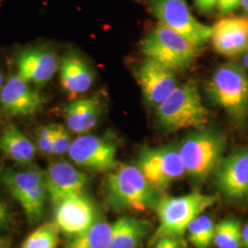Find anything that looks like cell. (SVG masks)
Wrapping results in <instances>:
<instances>
[{"mask_svg":"<svg viewBox=\"0 0 248 248\" xmlns=\"http://www.w3.org/2000/svg\"><path fill=\"white\" fill-rule=\"evenodd\" d=\"M242 247L248 248V222L242 228Z\"/></svg>","mask_w":248,"mask_h":248,"instance_id":"cell-33","label":"cell"},{"mask_svg":"<svg viewBox=\"0 0 248 248\" xmlns=\"http://www.w3.org/2000/svg\"><path fill=\"white\" fill-rule=\"evenodd\" d=\"M215 184L229 201L248 199V147L235 151L222 160L216 169Z\"/></svg>","mask_w":248,"mask_h":248,"instance_id":"cell-9","label":"cell"},{"mask_svg":"<svg viewBox=\"0 0 248 248\" xmlns=\"http://www.w3.org/2000/svg\"><path fill=\"white\" fill-rule=\"evenodd\" d=\"M59 232L55 222H46L27 237L21 248H57L60 241Z\"/></svg>","mask_w":248,"mask_h":248,"instance_id":"cell-26","label":"cell"},{"mask_svg":"<svg viewBox=\"0 0 248 248\" xmlns=\"http://www.w3.org/2000/svg\"><path fill=\"white\" fill-rule=\"evenodd\" d=\"M211 41L218 53L226 57L243 54L248 48V17L234 16L220 19L212 27Z\"/></svg>","mask_w":248,"mask_h":248,"instance_id":"cell-16","label":"cell"},{"mask_svg":"<svg viewBox=\"0 0 248 248\" xmlns=\"http://www.w3.org/2000/svg\"><path fill=\"white\" fill-rule=\"evenodd\" d=\"M136 167L158 192L168 188L186 173L179 149L174 144L158 148H142Z\"/></svg>","mask_w":248,"mask_h":248,"instance_id":"cell-7","label":"cell"},{"mask_svg":"<svg viewBox=\"0 0 248 248\" xmlns=\"http://www.w3.org/2000/svg\"><path fill=\"white\" fill-rule=\"evenodd\" d=\"M156 117L160 125L170 132L188 128L204 130L208 124V110L193 81L177 87L156 107Z\"/></svg>","mask_w":248,"mask_h":248,"instance_id":"cell-3","label":"cell"},{"mask_svg":"<svg viewBox=\"0 0 248 248\" xmlns=\"http://www.w3.org/2000/svg\"><path fill=\"white\" fill-rule=\"evenodd\" d=\"M2 181L9 188L13 198L19 202L34 187L45 182V173L38 170L26 172H6Z\"/></svg>","mask_w":248,"mask_h":248,"instance_id":"cell-22","label":"cell"},{"mask_svg":"<svg viewBox=\"0 0 248 248\" xmlns=\"http://www.w3.org/2000/svg\"><path fill=\"white\" fill-rule=\"evenodd\" d=\"M213 243L218 248H242V226L239 221L227 218L216 224Z\"/></svg>","mask_w":248,"mask_h":248,"instance_id":"cell-24","label":"cell"},{"mask_svg":"<svg viewBox=\"0 0 248 248\" xmlns=\"http://www.w3.org/2000/svg\"><path fill=\"white\" fill-rule=\"evenodd\" d=\"M150 229L148 221L123 216L112 224L110 248H138Z\"/></svg>","mask_w":248,"mask_h":248,"instance_id":"cell-19","label":"cell"},{"mask_svg":"<svg viewBox=\"0 0 248 248\" xmlns=\"http://www.w3.org/2000/svg\"><path fill=\"white\" fill-rule=\"evenodd\" d=\"M241 7V0H218L217 9L222 15L232 13Z\"/></svg>","mask_w":248,"mask_h":248,"instance_id":"cell-29","label":"cell"},{"mask_svg":"<svg viewBox=\"0 0 248 248\" xmlns=\"http://www.w3.org/2000/svg\"><path fill=\"white\" fill-rule=\"evenodd\" d=\"M241 7L248 17V0H241Z\"/></svg>","mask_w":248,"mask_h":248,"instance_id":"cell-34","label":"cell"},{"mask_svg":"<svg viewBox=\"0 0 248 248\" xmlns=\"http://www.w3.org/2000/svg\"><path fill=\"white\" fill-rule=\"evenodd\" d=\"M224 146L223 135L213 129L187 135L178 147L186 174L197 181L211 176L222 162Z\"/></svg>","mask_w":248,"mask_h":248,"instance_id":"cell-5","label":"cell"},{"mask_svg":"<svg viewBox=\"0 0 248 248\" xmlns=\"http://www.w3.org/2000/svg\"><path fill=\"white\" fill-rule=\"evenodd\" d=\"M217 1L218 0H194V5L200 12L208 14L217 8Z\"/></svg>","mask_w":248,"mask_h":248,"instance_id":"cell-31","label":"cell"},{"mask_svg":"<svg viewBox=\"0 0 248 248\" xmlns=\"http://www.w3.org/2000/svg\"><path fill=\"white\" fill-rule=\"evenodd\" d=\"M209 98L235 121L248 110V76L238 64L229 62L218 67L206 87Z\"/></svg>","mask_w":248,"mask_h":248,"instance_id":"cell-6","label":"cell"},{"mask_svg":"<svg viewBox=\"0 0 248 248\" xmlns=\"http://www.w3.org/2000/svg\"><path fill=\"white\" fill-rule=\"evenodd\" d=\"M0 150L10 159L29 164L35 155V145L14 124L5 126L0 138Z\"/></svg>","mask_w":248,"mask_h":248,"instance_id":"cell-20","label":"cell"},{"mask_svg":"<svg viewBox=\"0 0 248 248\" xmlns=\"http://www.w3.org/2000/svg\"><path fill=\"white\" fill-rule=\"evenodd\" d=\"M60 80L62 89L75 97L91 88L94 74L88 62L78 54L69 53L62 57L60 63Z\"/></svg>","mask_w":248,"mask_h":248,"instance_id":"cell-17","label":"cell"},{"mask_svg":"<svg viewBox=\"0 0 248 248\" xmlns=\"http://www.w3.org/2000/svg\"><path fill=\"white\" fill-rule=\"evenodd\" d=\"M101 110L102 102L98 96L76 99L64 109L67 126L72 132L87 133L96 126Z\"/></svg>","mask_w":248,"mask_h":248,"instance_id":"cell-18","label":"cell"},{"mask_svg":"<svg viewBox=\"0 0 248 248\" xmlns=\"http://www.w3.org/2000/svg\"><path fill=\"white\" fill-rule=\"evenodd\" d=\"M4 244H5V241L3 239H1L0 238V248H3V246H4Z\"/></svg>","mask_w":248,"mask_h":248,"instance_id":"cell-37","label":"cell"},{"mask_svg":"<svg viewBox=\"0 0 248 248\" xmlns=\"http://www.w3.org/2000/svg\"><path fill=\"white\" fill-rule=\"evenodd\" d=\"M215 196L190 193L179 197H161L155 210L158 217V227L152 235L149 245L164 237L182 239L188 225L204 211L216 202Z\"/></svg>","mask_w":248,"mask_h":248,"instance_id":"cell-2","label":"cell"},{"mask_svg":"<svg viewBox=\"0 0 248 248\" xmlns=\"http://www.w3.org/2000/svg\"><path fill=\"white\" fill-rule=\"evenodd\" d=\"M96 221L95 206L86 196H76L55 206L54 222L69 237L89 230Z\"/></svg>","mask_w":248,"mask_h":248,"instance_id":"cell-14","label":"cell"},{"mask_svg":"<svg viewBox=\"0 0 248 248\" xmlns=\"http://www.w3.org/2000/svg\"><path fill=\"white\" fill-rule=\"evenodd\" d=\"M17 68L22 79L43 89L58 69V56L48 45L29 47L18 53Z\"/></svg>","mask_w":248,"mask_h":248,"instance_id":"cell-11","label":"cell"},{"mask_svg":"<svg viewBox=\"0 0 248 248\" xmlns=\"http://www.w3.org/2000/svg\"><path fill=\"white\" fill-rule=\"evenodd\" d=\"M48 199L54 206L76 196L83 195L89 177L66 162L51 164L45 173Z\"/></svg>","mask_w":248,"mask_h":248,"instance_id":"cell-13","label":"cell"},{"mask_svg":"<svg viewBox=\"0 0 248 248\" xmlns=\"http://www.w3.org/2000/svg\"><path fill=\"white\" fill-rule=\"evenodd\" d=\"M3 88V74L0 70V90Z\"/></svg>","mask_w":248,"mask_h":248,"instance_id":"cell-36","label":"cell"},{"mask_svg":"<svg viewBox=\"0 0 248 248\" xmlns=\"http://www.w3.org/2000/svg\"><path fill=\"white\" fill-rule=\"evenodd\" d=\"M242 61H243V64L248 68V48L243 53V59H242Z\"/></svg>","mask_w":248,"mask_h":248,"instance_id":"cell-35","label":"cell"},{"mask_svg":"<svg viewBox=\"0 0 248 248\" xmlns=\"http://www.w3.org/2000/svg\"><path fill=\"white\" fill-rule=\"evenodd\" d=\"M115 143L105 138L84 135L73 141L69 157L78 166L96 171L114 170L119 166Z\"/></svg>","mask_w":248,"mask_h":248,"instance_id":"cell-10","label":"cell"},{"mask_svg":"<svg viewBox=\"0 0 248 248\" xmlns=\"http://www.w3.org/2000/svg\"><path fill=\"white\" fill-rule=\"evenodd\" d=\"M10 214H9L8 206L4 203L2 201H0V228L7 225L9 222Z\"/></svg>","mask_w":248,"mask_h":248,"instance_id":"cell-32","label":"cell"},{"mask_svg":"<svg viewBox=\"0 0 248 248\" xmlns=\"http://www.w3.org/2000/svg\"><path fill=\"white\" fill-rule=\"evenodd\" d=\"M112 224L97 220L89 230L69 237L64 248H110Z\"/></svg>","mask_w":248,"mask_h":248,"instance_id":"cell-21","label":"cell"},{"mask_svg":"<svg viewBox=\"0 0 248 248\" xmlns=\"http://www.w3.org/2000/svg\"><path fill=\"white\" fill-rule=\"evenodd\" d=\"M149 9L160 24L175 31L198 47H202L212 35V27L200 22L192 15L186 0H150Z\"/></svg>","mask_w":248,"mask_h":248,"instance_id":"cell-8","label":"cell"},{"mask_svg":"<svg viewBox=\"0 0 248 248\" xmlns=\"http://www.w3.org/2000/svg\"><path fill=\"white\" fill-rule=\"evenodd\" d=\"M47 199L48 191L45 180V182L34 187L29 194H27L18 202L23 208V211L30 223L39 222L43 218Z\"/></svg>","mask_w":248,"mask_h":248,"instance_id":"cell-25","label":"cell"},{"mask_svg":"<svg viewBox=\"0 0 248 248\" xmlns=\"http://www.w3.org/2000/svg\"><path fill=\"white\" fill-rule=\"evenodd\" d=\"M37 145L47 155L55 154L53 144V124L41 127L37 132Z\"/></svg>","mask_w":248,"mask_h":248,"instance_id":"cell-28","label":"cell"},{"mask_svg":"<svg viewBox=\"0 0 248 248\" xmlns=\"http://www.w3.org/2000/svg\"><path fill=\"white\" fill-rule=\"evenodd\" d=\"M145 102L158 106L177 88L176 73L158 62L146 59L135 72Z\"/></svg>","mask_w":248,"mask_h":248,"instance_id":"cell-12","label":"cell"},{"mask_svg":"<svg viewBox=\"0 0 248 248\" xmlns=\"http://www.w3.org/2000/svg\"><path fill=\"white\" fill-rule=\"evenodd\" d=\"M43 96L19 76H12L0 90V105L9 115H34L44 105Z\"/></svg>","mask_w":248,"mask_h":248,"instance_id":"cell-15","label":"cell"},{"mask_svg":"<svg viewBox=\"0 0 248 248\" xmlns=\"http://www.w3.org/2000/svg\"><path fill=\"white\" fill-rule=\"evenodd\" d=\"M73 141L67 130L62 125L53 124V144L55 154L62 155L68 152Z\"/></svg>","mask_w":248,"mask_h":248,"instance_id":"cell-27","label":"cell"},{"mask_svg":"<svg viewBox=\"0 0 248 248\" xmlns=\"http://www.w3.org/2000/svg\"><path fill=\"white\" fill-rule=\"evenodd\" d=\"M141 50L146 59L175 72L188 68L201 53V48L175 31L158 23L142 39Z\"/></svg>","mask_w":248,"mask_h":248,"instance_id":"cell-4","label":"cell"},{"mask_svg":"<svg viewBox=\"0 0 248 248\" xmlns=\"http://www.w3.org/2000/svg\"><path fill=\"white\" fill-rule=\"evenodd\" d=\"M107 202L116 212H144L155 208L160 200L155 190L136 166L119 165L107 178Z\"/></svg>","mask_w":248,"mask_h":248,"instance_id":"cell-1","label":"cell"},{"mask_svg":"<svg viewBox=\"0 0 248 248\" xmlns=\"http://www.w3.org/2000/svg\"><path fill=\"white\" fill-rule=\"evenodd\" d=\"M183 239L175 237H164L154 244V248H183Z\"/></svg>","mask_w":248,"mask_h":248,"instance_id":"cell-30","label":"cell"},{"mask_svg":"<svg viewBox=\"0 0 248 248\" xmlns=\"http://www.w3.org/2000/svg\"><path fill=\"white\" fill-rule=\"evenodd\" d=\"M216 224L213 219L202 214L187 227L188 240L195 248H210L214 240Z\"/></svg>","mask_w":248,"mask_h":248,"instance_id":"cell-23","label":"cell"}]
</instances>
